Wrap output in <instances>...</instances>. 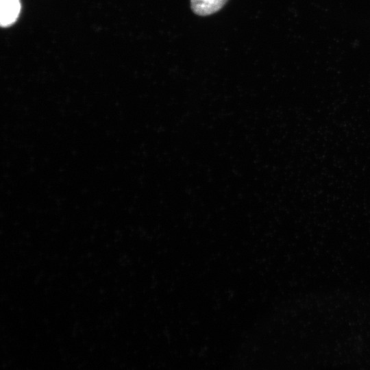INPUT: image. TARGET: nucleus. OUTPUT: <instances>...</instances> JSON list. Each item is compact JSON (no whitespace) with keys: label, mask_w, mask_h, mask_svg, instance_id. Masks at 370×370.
I'll list each match as a JSON object with an SVG mask.
<instances>
[{"label":"nucleus","mask_w":370,"mask_h":370,"mask_svg":"<svg viewBox=\"0 0 370 370\" xmlns=\"http://www.w3.org/2000/svg\"><path fill=\"white\" fill-rule=\"evenodd\" d=\"M21 9L20 0H0V24L7 27L14 24Z\"/></svg>","instance_id":"f257e3e1"},{"label":"nucleus","mask_w":370,"mask_h":370,"mask_svg":"<svg viewBox=\"0 0 370 370\" xmlns=\"http://www.w3.org/2000/svg\"><path fill=\"white\" fill-rule=\"evenodd\" d=\"M227 1V0H191L190 4L196 14L207 16L219 11Z\"/></svg>","instance_id":"f03ea898"}]
</instances>
